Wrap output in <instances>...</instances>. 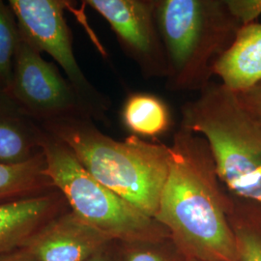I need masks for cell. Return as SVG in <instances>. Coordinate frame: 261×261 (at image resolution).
I'll use <instances>...</instances> for the list:
<instances>
[{"instance_id":"obj_22","label":"cell","mask_w":261,"mask_h":261,"mask_svg":"<svg viewBox=\"0 0 261 261\" xmlns=\"http://www.w3.org/2000/svg\"><path fill=\"white\" fill-rule=\"evenodd\" d=\"M185 261H208L203 260V259H198V258H194V257H186Z\"/></svg>"},{"instance_id":"obj_1","label":"cell","mask_w":261,"mask_h":261,"mask_svg":"<svg viewBox=\"0 0 261 261\" xmlns=\"http://www.w3.org/2000/svg\"><path fill=\"white\" fill-rule=\"evenodd\" d=\"M168 148V178L155 219L187 257L238 261L228 221L231 195L208 141L180 125Z\"/></svg>"},{"instance_id":"obj_13","label":"cell","mask_w":261,"mask_h":261,"mask_svg":"<svg viewBox=\"0 0 261 261\" xmlns=\"http://www.w3.org/2000/svg\"><path fill=\"white\" fill-rule=\"evenodd\" d=\"M55 190L47 175L44 152L19 165L0 163V203L36 197Z\"/></svg>"},{"instance_id":"obj_7","label":"cell","mask_w":261,"mask_h":261,"mask_svg":"<svg viewBox=\"0 0 261 261\" xmlns=\"http://www.w3.org/2000/svg\"><path fill=\"white\" fill-rule=\"evenodd\" d=\"M7 93L39 123L73 115L91 118L56 63L47 61L21 34Z\"/></svg>"},{"instance_id":"obj_2","label":"cell","mask_w":261,"mask_h":261,"mask_svg":"<svg viewBox=\"0 0 261 261\" xmlns=\"http://www.w3.org/2000/svg\"><path fill=\"white\" fill-rule=\"evenodd\" d=\"M62 141L96 180L155 218L168 178L169 148L132 135L116 140L103 134L92 118L73 115L40 123Z\"/></svg>"},{"instance_id":"obj_12","label":"cell","mask_w":261,"mask_h":261,"mask_svg":"<svg viewBox=\"0 0 261 261\" xmlns=\"http://www.w3.org/2000/svg\"><path fill=\"white\" fill-rule=\"evenodd\" d=\"M221 84L235 93L261 84V23L242 25L213 66Z\"/></svg>"},{"instance_id":"obj_3","label":"cell","mask_w":261,"mask_h":261,"mask_svg":"<svg viewBox=\"0 0 261 261\" xmlns=\"http://www.w3.org/2000/svg\"><path fill=\"white\" fill-rule=\"evenodd\" d=\"M181 126L208 141L217 172L234 196L261 203V119L237 93L211 83L181 107Z\"/></svg>"},{"instance_id":"obj_11","label":"cell","mask_w":261,"mask_h":261,"mask_svg":"<svg viewBox=\"0 0 261 261\" xmlns=\"http://www.w3.org/2000/svg\"><path fill=\"white\" fill-rule=\"evenodd\" d=\"M44 135L42 125L0 89V163L19 165L40 156Z\"/></svg>"},{"instance_id":"obj_15","label":"cell","mask_w":261,"mask_h":261,"mask_svg":"<svg viewBox=\"0 0 261 261\" xmlns=\"http://www.w3.org/2000/svg\"><path fill=\"white\" fill-rule=\"evenodd\" d=\"M122 119L126 128L138 137H158L170 124L167 105L151 94H132L124 103Z\"/></svg>"},{"instance_id":"obj_14","label":"cell","mask_w":261,"mask_h":261,"mask_svg":"<svg viewBox=\"0 0 261 261\" xmlns=\"http://www.w3.org/2000/svg\"><path fill=\"white\" fill-rule=\"evenodd\" d=\"M230 195L228 221L237 260L261 261V203Z\"/></svg>"},{"instance_id":"obj_20","label":"cell","mask_w":261,"mask_h":261,"mask_svg":"<svg viewBox=\"0 0 261 261\" xmlns=\"http://www.w3.org/2000/svg\"><path fill=\"white\" fill-rule=\"evenodd\" d=\"M0 261H35L23 248L0 254Z\"/></svg>"},{"instance_id":"obj_5","label":"cell","mask_w":261,"mask_h":261,"mask_svg":"<svg viewBox=\"0 0 261 261\" xmlns=\"http://www.w3.org/2000/svg\"><path fill=\"white\" fill-rule=\"evenodd\" d=\"M42 148L48 177L64 196L71 211L84 223L114 242L169 237L155 218L144 214L96 180L71 149L46 130Z\"/></svg>"},{"instance_id":"obj_10","label":"cell","mask_w":261,"mask_h":261,"mask_svg":"<svg viewBox=\"0 0 261 261\" xmlns=\"http://www.w3.org/2000/svg\"><path fill=\"white\" fill-rule=\"evenodd\" d=\"M68 210L69 204L58 190L0 203V254L24 248L43 226Z\"/></svg>"},{"instance_id":"obj_4","label":"cell","mask_w":261,"mask_h":261,"mask_svg":"<svg viewBox=\"0 0 261 261\" xmlns=\"http://www.w3.org/2000/svg\"><path fill=\"white\" fill-rule=\"evenodd\" d=\"M156 17L168 59L167 88L201 92L241 23L226 0H157Z\"/></svg>"},{"instance_id":"obj_21","label":"cell","mask_w":261,"mask_h":261,"mask_svg":"<svg viewBox=\"0 0 261 261\" xmlns=\"http://www.w3.org/2000/svg\"><path fill=\"white\" fill-rule=\"evenodd\" d=\"M113 243L112 242L103 248V250L95 253L87 261H114V254H113Z\"/></svg>"},{"instance_id":"obj_16","label":"cell","mask_w":261,"mask_h":261,"mask_svg":"<svg viewBox=\"0 0 261 261\" xmlns=\"http://www.w3.org/2000/svg\"><path fill=\"white\" fill-rule=\"evenodd\" d=\"M114 261H185L186 255L170 237L113 243Z\"/></svg>"},{"instance_id":"obj_18","label":"cell","mask_w":261,"mask_h":261,"mask_svg":"<svg viewBox=\"0 0 261 261\" xmlns=\"http://www.w3.org/2000/svg\"><path fill=\"white\" fill-rule=\"evenodd\" d=\"M226 4L241 25L253 23L261 16V0H226Z\"/></svg>"},{"instance_id":"obj_19","label":"cell","mask_w":261,"mask_h":261,"mask_svg":"<svg viewBox=\"0 0 261 261\" xmlns=\"http://www.w3.org/2000/svg\"><path fill=\"white\" fill-rule=\"evenodd\" d=\"M240 103L255 116L261 119V84L251 89L237 93Z\"/></svg>"},{"instance_id":"obj_17","label":"cell","mask_w":261,"mask_h":261,"mask_svg":"<svg viewBox=\"0 0 261 261\" xmlns=\"http://www.w3.org/2000/svg\"><path fill=\"white\" fill-rule=\"evenodd\" d=\"M20 32L9 3L0 0V89H9Z\"/></svg>"},{"instance_id":"obj_8","label":"cell","mask_w":261,"mask_h":261,"mask_svg":"<svg viewBox=\"0 0 261 261\" xmlns=\"http://www.w3.org/2000/svg\"><path fill=\"white\" fill-rule=\"evenodd\" d=\"M86 4L109 22L141 75L167 79L168 59L156 17L157 0H88Z\"/></svg>"},{"instance_id":"obj_6","label":"cell","mask_w":261,"mask_h":261,"mask_svg":"<svg viewBox=\"0 0 261 261\" xmlns=\"http://www.w3.org/2000/svg\"><path fill=\"white\" fill-rule=\"evenodd\" d=\"M20 34L41 54L46 53L73 85L94 121H107L112 103L85 76L73 48L70 28L60 0H9Z\"/></svg>"},{"instance_id":"obj_9","label":"cell","mask_w":261,"mask_h":261,"mask_svg":"<svg viewBox=\"0 0 261 261\" xmlns=\"http://www.w3.org/2000/svg\"><path fill=\"white\" fill-rule=\"evenodd\" d=\"M112 242L70 209L43 226L23 249L35 261H87Z\"/></svg>"}]
</instances>
